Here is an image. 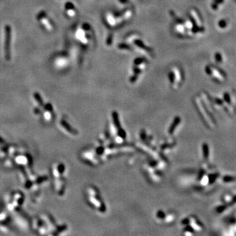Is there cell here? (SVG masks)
<instances>
[{
    "label": "cell",
    "instance_id": "1",
    "mask_svg": "<svg viewBox=\"0 0 236 236\" xmlns=\"http://www.w3.org/2000/svg\"><path fill=\"white\" fill-rule=\"evenodd\" d=\"M11 28L7 25L5 28V57L7 60L11 59Z\"/></svg>",
    "mask_w": 236,
    "mask_h": 236
},
{
    "label": "cell",
    "instance_id": "2",
    "mask_svg": "<svg viewBox=\"0 0 236 236\" xmlns=\"http://www.w3.org/2000/svg\"><path fill=\"white\" fill-rule=\"evenodd\" d=\"M189 223L191 225L190 226L193 229V230H196L197 232H201L203 229V226L201 224L200 222H199L196 217H191L190 219H189L188 224Z\"/></svg>",
    "mask_w": 236,
    "mask_h": 236
},
{
    "label": "cell",
    "instance_id": "3",
    "mask_svg": "<svg viewBox=\"0 0 236 236\" xmlns=\"http://www.w3.org/2000/svg\"><path fill=\"white\" fill-rule=\"evenodd\" d=\"M38 19L39 21L43 24V25L48 30H53V26L51 23L50 22L49 19L45 16V15L44 13H41V15H39Z\"/></svg>",
    "mask_w": 236,
    "mask_h": 236
},
{
    "label": "cell",
    "instance_id": "4",
    "mask_svg": "<svg viewBox=\"0 0 236 236\" xmlns=\"http://www.w3.org/2000/svg\"><path fill=\"white\" fill-rule=\"evenodd\" d=\"M180 122V119L179 118H177L174 120V122L171 125V127H170V129H169V131L170 134H173V133L174 132V131L175 130V129H176V127H177V125L178 124H179Z\"/></svg>",
    "mask_w": 236,
    "mask_h": 236
},
{
    "label": "cell",
    "instance_id": "5",
    "mask_svg": "<svg viewBox=\"0 0 236 236\" xmlns=\"http://www.w3.org/2000/svg\"><path fill=\"white\" fill-rule=\"evenodd\" d=\"M203 155H204V158L207 159L209 156V148H208L207 144H203Z\"/></svg>",
    "mask_w": 236,
    "mask_h": 236
}]
</instances>
